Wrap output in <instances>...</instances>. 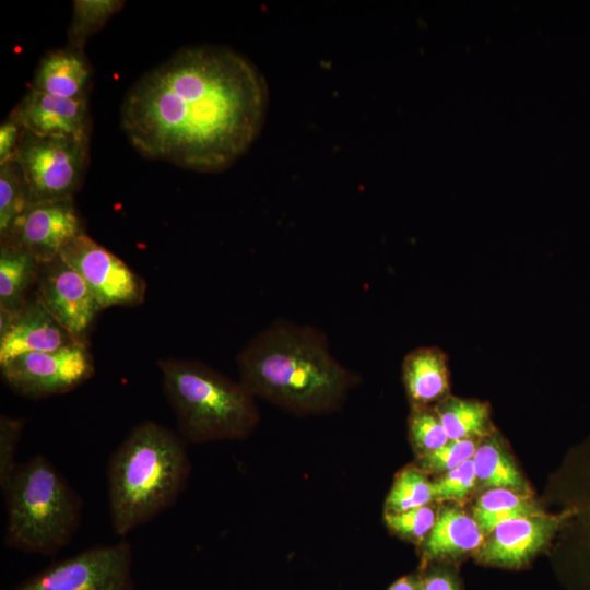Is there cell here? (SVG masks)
<instances>
[{
  "mask_svg": "<svg viewBox=\"0 0 590 590\" xmlns=\"http://www.w3.org/2000/svg\"><path fill=\"white\" fill-rule=\"evenodd\" d=\"M268 105L255 63L226 46L198 45L143 74L123 98L120 122L143 156L215 173L250 148Z\"/></svg>",
  "mask_w": 590,
  "mask_h": 590,
  "instance_id": "obj_1",
  "label": "cell"
},
{
  "mask_svg": "<svg viewBox=\"0 0 590 590\" xmlns=\"http://www.w3.org/2000/svg\"><path fill=\"white\" fill-rule=\"evenodd\" d=\"M239 381L255 398L299 416L338 411L357 375L332 355L323 332L278 320L237 355Z\"/></svg>",
  "mask_w": 590,
  "mask_h": 590,
  "instance_id": "obj_2",
  "label": "cell"
},
{
  "mask_svg": "<svg viewBox=\"0 0 590 590\" xmlns=\"http://www.w3.org/2000/svg\"><path fill=\"white\" fill-rule=\"evenodd\" d=\"M191 470L185 439L154 421L137 424L107 464L113 531L123 538L173 507Z\"/></svg>",
  "mask_w": 590,
  "mask_h": 590,
  "instance_id": "obj_3",
  "label": "cell"
},
{
  "mask_svg": "<svg viewBox=\"0 0 590 590\" xmlns=\"http://www.w3.org/2000/svg\"><path fill=\"white\" fill-rule=\"evenodd\" d=\"M158 367L178 434L186 442L241 440L258 426L256 398L240 381L196 359L163 358Z\"/></svg>",
  "mask_w": 590,
  "mask_h": 590,
  "instance_id": "obj_4",
  "label": "cell"
},
{
  "mask_svg": "<svg viewBox=\"0 0 590 590\" xmlns=\"http://www.w3.org/2000/svg\"><path fill=\"white\" fill-rule=\"evenodd\" d=\"M7 511L5 546L50 556L69 544L81 524L83 502L43 455L19 463L1 488Z\"/></svg>",
  "mask_w": 590,
  "mask_h": 590,
  "instance_id": "obj_5",
  "label": "cell"
},
{
  "mask_svg": "<svg viewBox=\"0 0 590 590\" xmlns=\"http://www.w3.org/2000/svg\"><path fill=\"white\" fill-rule=\"evenodd\" d=\"M90 160V139L40 137L23 132L14 161L32 202L73 199Z\"/></svg>",
  "mask_w": 590,
  "mask_h": 590,
  "instance_id": "obj_6",
  "label": "cell"
},
{
  "mask_svg": "<svg viewBox=\"0 0 590 590\" xmlns=\"http://www.w3.org/2000/svg\"><path fill=\"white\" fill-rule=\"evenodd\" d=\"M133 552L126 540L56 560L12 590H133Z\"/></svg>",
  "mask_w": 590,
  "mask_h": 590,
  "instance_id": "obj_7",
  "label": "cell"
},
{
  "mask_svg": "<svg viewBox=\"0 0 590 590\" xmlns=\"http://www.w3.org/2000/svg\"><path fill=\"white\" fill-rule=\"evenodd\" d=\"M0 368L5 385L31 399L67 393L94 374L93 357L84 341L56 351L22 354Z\"/></svg>",
  "mask_w": 590,
  "mask_h": 590,
  "instance_id": "obj_8",
  "label": "cell"
},
{
  "mask_svg": "<svg viewBox=\"0 0 590 590\" xmlns=\"http://www.w3.org/2000/svg\"><path fill=\"white\" fill-rule=\"evenodd\" d=\"M61 256L84 280L103 309L143 302L145 285L142 279L85 233L70 241Z\"/></svg>",
  "mask_w": 590,
  "mask_h": 590,
  "instance_id": "obj_9",
  "label": "cell"
},
{
  "mask_svg": "<svg viewBox=\"0 0 590 590\" xmlns=\"http://www.w3.org/2000/svg\"><path fill=\"white\" fill-rule=\"evenodd\" d=\"M35 296L74 339L82 341L103 309L84 280L61 255L39 263Z\"/></svg>",
  "mask_w": 590,
  "mask_h": 590,
  "instance_id": "obj_10",
  "label": "cell"
},
{
  "mask_svg": "<svg viewBox=\"0 0 590 590\" xmlns=\"http://www.w3.org/2000/svg\"><path fill=\"white\" fill-rule=\"evenodd\" d=\"M83 233L73 199L51 200L32 202L5 239L26 249L38 263H45L60 256Z\"/></svg>",
  "mask_w": 590,
  "mask_h": 590,
  "instance_id": "obj_11",
  "label": "cell"
},
{
  "mask_svg": "<svg viewBox=\"0 0 590 590\" xmlns=\"http://www.w3.org/2000/svg\"><path fill=\"white\" fill-rule=\"evenodd\" d=\"M25 131L40 137L90 139L87 98H63L30 87L9 115Z\"/></svg>",
  "mask_w": 590,
  "mask_h": 590,
  "instance_id": "obj_12",
  "label": "cell"
},
{
  "mask_svg": "<svg viewBox=\"0 0 590 590\" xmlns=\"http://www.w3.org/2000/svg\"><path fill=\"white\" fill-rule=\"evenodd\" d=\"M571 515L573 509H568L559 516L540 514L505 521L489 533L477 558L500 566L521 565L541 550Z\"/></svg>",
  "mask_w": 590,
  "mask_h": 590,
  "instance_id": "obj_13",
  "label": "cell"
},
{
  "mask_svg": "<svg viewBox=\"0 0 590 590\" xmlns=\"http://www.w3.org/2000/svg\"><path fill=\"white\" fill-rule=\"evenodd\" d=\"M78 341L82 340L74 339L34 296L0 334V365L22 354L56 351Z\"/></svg>",
  "mask_w": 590,
  "mask_h": 590,
  "instance_id": "obj_14",
  "label": "cell"
},
{
  "mask_svg": "<svg viewBox=\"0 0 590 590\" xmlns=\"http://www.w3.org/2000/svg\"><path fill=\"white\" fill-rule=\"evenodd\" d=\"M91 78L83 49L68 46L50 50L40 59L30 87L63 98H87Z\"/></svg>",
  "mask_w": 590,
  "mask_h": 590,
  "instance_id": "obj_15",
  "label": "cell"
},
{
  "mask_svg": "<svg viewBox=\"0 0 590 590\" xmlns=\"http://www.w3.org/2000/svg\"><path fill=\"white\" fill-rule=\"evenodd\" d=\"M403 381L414 408L442 399L448 391L446 355L437 347H418L404 357Z\"/></svg>",
  "mask_w": 590,
  "mask_h": 590,
  "instance_id": "obj_16",
  "label": "cell"
},
{
  "mask_svg": "<svg viewBox=\"0 0 590 590\" xmlns=\"http://www.w3.org/2000/svg\"><path fill=\"white\" fill-rule=\"evenodd\" d=\"M483 531L474 518L455 508L442 509L427 535L424 552L427 558L456 557L477 548Z\"/></svg>",
  "mask_w": 590,
  "mask_h": 590,
  "instance_id": "obj_17",
  "label": "cell"
},
{
  "mask_svg": "<svg viewBox=\"0 0 590 590\" xmlns=\"http://www.w3.org/2000/svg\"><path fill=\"white\" fill-rule=\"evenodd\" d=\"M38 261L16 243L1 240L0 309L16 314L28 299L27 292L36 283Z\"/></svg>",
  "mask_w": 590,
  "mask_h": 590,
  "instance_id": "obj_18",
  "label": "cell"
},
{
  "mask_svg": "<svg viewBox=\"0 0 590 590\" xmlns=\"http://www.w3.org/2000/svg\"><path fill=\"white\" fill-rule=\"evenodd\" d=\"M473 514L481 530L491 533L505 521L541 512L532 502L511 489L493 488L480 497Z\"/></svg>",
  "mask_w": 590,
  "mask_h": 590,
  "instance_id": "obj_19",
  "label": "cell"
},
{
  "mask_svg": "<svg viewBox=\"0 0 590 590\" xmlns=\"http://www.w3.org/2000/svg\"><path fill=\"white\" fill-rule=\"evenodd\" d=\"M32 203L28 185L20 165H0V237L8 238Z\"/></svg>",
  "mask_w": 590,
  "mask_h": 590,
  "instance_id": "obj_20",
  "label": "cell"
},
{
  "mask_svg": "<svg viewBox=\"0 0 590 590\" xmlns=\"http://www.w3.org/2000/svg\"><path fill=\"white\" fill-rule=\"evenodd\" d=\"M436 413L449 440L470 439L487 429L488 406L479 401L446 399Z\"/></svg>",
  "mask_w": 590,
  "mask_h": 590,
  "instance_id": "obj_21",
  "label": "cell"
},
{
  "mask_svg": "<svg viewBox=\"0 0 590 590\" xmlns=\"http://www.w3.org/2000/svg\"><path fill=\"white\" fill-rule=\"evenodd\" d=\"M472 463L476 479L488 486L521 489L524 484L516 467L496 442L487 441L476 448Z\"/></svg>",
  "mask_w": 590,
  "mask_h": 590,
  "instance_id": "obj_22",
  "label": "cell"
},
{
  "mask_svg": "<svg viewBox=\"0 0 590 590\" xmlns=\"http://www.w3.org/2000/svg\"><path fill=\"white\" fill-rule=\"evenodd\" d=\"M125 5L119 0H75L68 31L69 46L83 49L86 40Z\"/></svg>",
  "mask_w": 590,
  "mask_h": 590,
  "instance_id": "obj_23",
  "label": "cell"
},
{
  "mask_svg": "<svg viewBox=\"0 0 590 590\" xmlns=\"http://www.w3.org/2000/svg\"><path fill=\"white\" fill-rule=\"evenodd\" d=\"M433 483L414 467H406L396 477L386 499V512L396 514L428 505Z\"/></svg>",
  "mask_w": 590,
  "mask_h": 590,
  "instance_id": "obj_24",
  "label": "cell"
},
{
  "mask_svg": "<svg viewBox=\"0 0 590 590\" xmlns=\"http://www.w3.org/2000/svg\"><path fill=\"white\" fill-rule=\"evenodd\" d=\"M409 425L412 442L422 455L437 450L449 441L437 413L426 408H414Z\"/></svg>",
  "mask_w": 590,
  "mask_h": 590,
  "instance_id": "obj_25",
  "label": "cell"
},
{
  "mask_svg": "<svg viewBox=\"0 0 590 590\" xmlns=\"http://www.w3.org/2000/svg\"><path fill=\"white\" fill-rule=\"evenodd\" d=\"M436 518L434 509L428 505L401 512L385 514V522L391 531L414 541L429 534Z\"/></svg>",
  "mask_w": 590,
  "mask_h": 590,
  "instance_id": "obj_26",
  "label": "cell"
},
{
  "mask_svg": "<svg viewBox=\"0 0 590 590\" xmlns=\"http://www.w3.org/2000/svg\"><path fill=\"white\" fill-rule=\"evenodd\" d=\"M475 450V444L471 439L449 440L439 449L421 455L418 461L423 470L448 472L471 460Z\"/></svg>",
  "mask_w": 590,
  "mask_h": 590,
  "instance_id": "obj_27",
  "label": "cell"
},
{
  "mask_svg": "<svg viewBox=\"0 0 590 590\" xmlns=\"http://www.w3.org/2000/svg\"><path fill=\"white\" fill-rule=\"evenodd\" d=\"M23 428V418L7 414L0 416V488L8 483L19 465L16 452Z\"/></svg>",
  "mask_w": 590,
  "mask_h": 590,
  "instance_id": "obj_28",
  "label": "cell"
},
{
  "mask_svg": "<svg viewBox=\"0 0 590 590\" xmlns=\"http://www.w3.org/2000/svg\"><path fill=\"white\" fill-rule=\"evenodd\" d=\"M476 481L472 459L463 462L433 483L434 499H462Z\"/></svg>",
  "mask_w": 590,
  "mask_h": 590,
  "instance_id": "obj_29",
  "label": "cell"
},
{
  "mask_svg": "<svg viewBox=\"0 0 590 590\" xmlns=\"http://www.w3.org/2000/svg\"><path fill=\"white\" fill-rule=\"evenodd\" d=\"M24 129L9 116L0 125V165L14 161Z\"/></svg>",
  "mask_w": 590,
  "mask_h": 590,
  "instance_id": "obj_30",
  "label": "cell"
},
{
  "mask_svg": "<svg viewBox=\"0 0 590 590\" xmlns=\"http://www.w3.org/2000/svg\"><path fill=\"white\" fill-rule=\"evenodd\" d=\"M423 590H458L450 576L432 573L421 579Z\"/></svg>",
  "mask_w": 590,
  "mask_h": 590,
  "instance_id": "obj_31",
  "label": "cell"
},
{
  "mask_svg": "<svg viewBox=\"0 0 590 590\" xmlns=\"http://www.w3.org/2000/svg\"><path fill=\"white\" fill-rule=\"evenodd\" d=\"M388 590H423L422 581L414 576H404L394 581Z\"/></svg>",
  "mask_w": 590,
  "mask_h": 590,
  "instance_id": "obj_32",
  "label": "cell"
},
{
  "mask_svg": "<svg viewBox=\"0 0 590 590\" xmlns=\"http://www.w3.org/2000/svg\"><path fill=\"white\" fill-rule=\"evenodd\" d=\"M583 523L586 524V531H587V535H588V542H589V545H590V503H589V505L587 506V509H586V511H585Z\"/></svg>",
  "mask_w": 590,
  "mask_h": 590,
  "instance_id": "obj_33",
  "label": "cell"
}]
</instances>
